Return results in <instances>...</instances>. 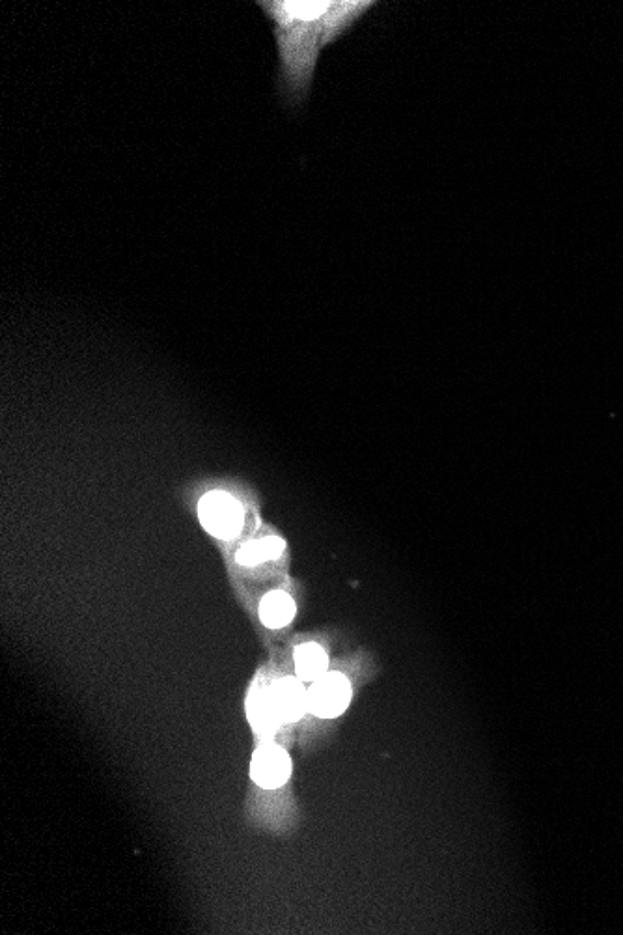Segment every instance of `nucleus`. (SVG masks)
I'll return each instance as SVG.
<instances>
[{
  "mask_svg": "<svg viewBox=\"0 0 623 935\" xmlns=\"http://www.w3.org/2000/svg\"><path fill=\"white\" fill-rule=\"evenodd\" d=\"M277 43L278 96L303 105L314 84L319 55L377 6L375 0H260Z\"/></svg>",
  "mask_w": 623,
  "mask_h": 935,
  "instance_id": "1",
  "label": "nucleus"
},
{
  "mask_svg": "<svg viewBox=\"0 0 623 935\" xmlns=\"http://www.w3.org/2000/svg\"><path fill=\"white\" fill-rule=\"evenodd\" d=\"M198 514L206 531L221 540H234L243 527L239 504L221 491L208 493L198 504Z\"/></svg>",
  "mask_w": 623,
  "mask_h": 935,
  "instance_id": "2",
  "label": "nucleus"
},
{
  "mask_svg": "<svg viewBox=\"0 0 623 935\" xmlns=\"http://www.w3.org/2000/svg\"><path fill=\"white\" fill-rule=\"evenodd\" d=\"M351 700V684L340 672L318 678L308 691V708L321 719H334L346 712Z\"/></svg>",
  "mask_w": 623,
  "mask_h": 935,
  "instance_id": "3",
  "label": "nucleus"
},
{
  "mask_svg": "<svg viewBox=\"0 0 623 935\" xmlns=\"http://www.w3.org/2000/svg\"><path fill=\"white\" fill-rule=\"evenodd\" d=\"M290 775V754L286 753L277 743H265L252 756L250 777H252V781L265 788V790L280 788L284 782L290 779Z\"/></svg>",
  "mask_w": 623,
  "mask_h": 935,
  "instance_id": "4",
  "label": "nucleus"
},
{
  "mask_svg": "<svg viewBox=\"0 0 623 935\" xmlns=\"http://www.w3.org/2000/svg\"><path fill=\"white\" fill-rule=\"evenodd\" d=\"M247 712H249L252 728L260 736H269V734H273L277 730L278 726L284 725L280 715H278L271 685L252 689L249 700H247Z\"/></svg>",
  "mask_w": 623,
  "mask_h": 935,
  "instance_id": "5",
  "label": "nucleus"
},
{
  "mask_svg": "<svg viewBox=\"0 0 623 935\" xmlns=\"http://www.w3.org/2000/svg\"><path fill=\"white\" fill-rule=\"evenodd\" d=\"M271 689L282 723H293L303 717L308 708V691L305 685L295 678H284L271 685Z\"/></svg>",
  "mask_w": 623,
  "mask_h": 935,
  "instance_id": "6",
  "label": "nucleus"
},
{
  "mask_svg": "<svg viewBox=\"0 0 623 935\" xmlns=\"http://www.w3.org/2000/svg\"><path fill=\"white\" fill-rule=\"evenodd\" d=\"M329 657L319 644H303L295 650V670L297 676L306 682H316L323 674H327Z\"/></svg>",
  "mask_w": 623,
  "mask_h": 935,
  "instance_id": "7",
  "label": "nucleus"
},
{
  "mask_svg": "<svg viewBox=\"0 0 623 935\" xmlns=\"http://www.w3.org/2000/svg\"><path fill=\"white\" fill-rule=\"evenodd\" d=\"M295 616V603L286 592H271L260 605V618L267 628H284Z\"/></svg>",
  "mask_w": 623,
  "mask_h": 935,
  "instance_id": "8",
  "label": "nucleus"
},
{
  "mask_svg": "<svg viewBox=\"0 0 623 935\" xmlns=\"http://www.w3.org/2000/svg\"><path fill=\"white\" fill-rule=\"evenodd\" d=\"M284 551V542L275 536H269L258 542L243 545L237 553V562L243 566H256L269 559H277Z\"/></svg>",
  "mask_w": 623,
  "mask_h": 935,
  "instance_id": "9",
  "label": "nucleus"
}]
</instances>
